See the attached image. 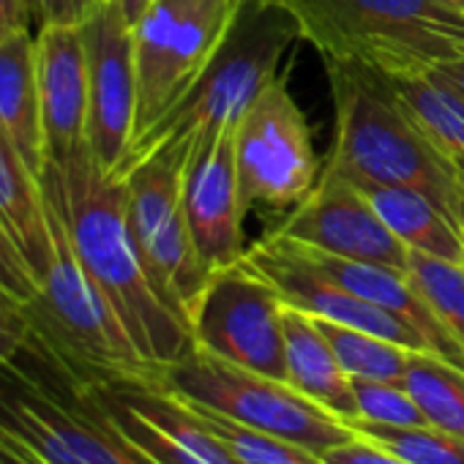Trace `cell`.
Segmentation results:
<instances>
[{"instance_id":"cell-1","label":"cell","mask_w":464,"mask_h":464,"mask_svg":"<svg viewBox=\"0 0 464 464\" xmlns=\"http://www.w3.org/2000/svg\"><path fill=\"white\" fill-rule=\"evenodd\" d=\"M42 186L85 274L153 377L191 355L197 350L191 325L161 295L134 241L123 178L104 172L85 145L66 161H47Z\"/></svg>"},{"instance_id":"cell-2","label":"cell","mask_w":464,"mask_h":464,"mask_svg":"<svg viewBox=\"0 0 464 464\" xmlns=\"http://www.w3.org/2000/svg\"><path fill=\"white\" fill-rule=\"evenodd\" d=\"M325 69L336 110V140L325 169L353 183L423 191L453 218L464 197L453 159L404 107L385 74L339 61H325Z\"/></svg>"},{"instance_id":"cell-3","label":"cell","mask_w":464,"mask_h":464,"mask_svg":"<svg viewBox=\"0 0 464 464\" xmlns=\"http://www.w3.org/2000/svg\"><path fill=\"white\" fill-rule=\"evenodd\" d=\"M298 28L274 0H244L221 47L205 66L194 88L156 126L140 134L126 156L121 178L137 161L161 153L186 164L197 140L236 126L260 91L282 74V61L293 50Z\"/></svg>"},{"instance_id":"cell-4","label":"cell","mask_w":464,"mask_h":464,"mask_svg":"<svg viewBox=\"0 0 464 464\" xmlns=\"http://www.w3.org/2000/svg\"><path fill=\"white\" fill-rule=\"evenodd\" d=\"M323 61L401 77L464 55V12L437 0H274Z\"/></svg>"},{"instance_id":"cell-5","label":"cell","mask_w":464,"mask_h":464,"mask_svg":"<svg viewBox=\"0 0 464 464\" xmlns=\"http://www.w3.org/2000/svg\"><path fill=\"white\" fill-rule=\"evenodd\" d=\"M50 210L55 246L39 279V295L28 304L34 342L77 385L153 380V369L85 274L53 205Z\"/></svg>"},{"instance_id":"cell-6","label":"cell","mask_w":464,"mask_h":464,"mask_svg":"<svg viewBox=\"0 0 464 464\" xmlns=\"http://www.w3.org/2000/svg\"><path fill=\"white\" fill-rule=\"evenodd\" d=\"M0 420L50 464H156L115 426L96 391L66 377L36 342L0 366Z\"/></svg>"},{"instance_id":"cell-7","label":"cell","mask_w":464,"mask_h":464,"mask_svg":"<svg viewBox=\"0 0 464 464\" xmlns=\"http://www.w3.org/2000/svg\"><path fill=\"white\" fill-rule=\"evenodd\" d=\"M153 382L188 404H199L255 431L295 442L317 456L355 434L342 418L317 407L293 385L232 366L202 350L164 366L156 372Z\"/></svg>"},{"instance_id":"cell-8","label":"cell","mask_w":464,"mask_h":464,"mask_svg":"<svg viewBox=\"0 0 464 464\" xmlns=\"http://www.w3.org/2000/svg\"><path fill=\"white\" fill-rule=\"evenodd\" d=\"M241 4L244 0H150L134 25V140L194 88L238 17Z\"/></svg>"},{"instance_id":"cell-9","label":"cell","mask_w":464,"mask_h":464,"mask_svg":"<svg viewBox=\"0 0 464 464\" xmlns=\"http://www.w3.org/2000/svg\"><path fill=\"white\" fill-rule=\"evenodd\" d=\"M236 169L244 208L290 213L320 183L312 126L276 74L236 123Z\"/></svg>"},{"instance_id":"cell-10","label":"cell","mask_w":464,"mask_h":464,"mask_svg":"<svg viewBox=\"0 0 464 464\" xmlns=\"http://www.w3.org/2000/svg\"><path fill=\"white\" fill-rule=\"evenodd\" d=\"M282 312L276 287L241 260L210 274L188 323L197 350L287 382Z\"/></svg>"},{"instance_id":"cell-11","label":"cell","mask_w":464,"mask_h":464,"mask_svg":"<svg viewBox=\"0 0 464 464\" xmlns=\"http://www.w3.org/2000/svg\"><path fill=\"white\" fill-rule=\"evenodd\" d=\"M183 164L178 159L153 153L123 172L129 224L140 255L169 306L186 317L210 279L180 202ZM191 325V323H188Z\"/></svg>"},{"instance_id":"cell-12","label":"cell","mask_w":464,"mask_h":464,"mask_svg":"<svg viewBox=\"0 0 464 464\" xmlns=\"http://www.w3.org/2000/svg\"><path fill=\"white\" fill-rule=\"evenodd\" d=\"M80 31L88 55V150L121 178L137 126L134 25L115 0H104Z\"/></svg>"},{"instance_id":"cell-13","label":"cell","mask_w":464,"mask_h":464,"mask_svg":"<svg viewBox=\"0 0 464 464\" xmlns=\"http://www.w3.org/2000/svg\"><path fill=\"white\" fill-rule=\"evenodd\" d=\"M274 236L334 257L407 271L410 249L388 229L363 191L331 169H325L314 191L285 216Z\"/></svg>"},{"instance_id":"cell-14","label":"cell","mask_w":464,"mask_h":464,"mask_svg":"<svg viewBox=\"0 0 464 464\" xmlns=\"http://www.w3.org/2000/svg\"><path fill=\"white\" fill-rule=\"evenodd\" d=\"M180 202L205 268L221 271L244 260V199L236 169V126L197 140L180 175Z\"/></svg>"},{"instance_id":"cell-15","label":"cell","mask_w":464,"mask_h":464,"mask_svg":"<svg viewBox=\"0 0 464 464\" xmlns=\"http://www.w3.org/2000/svg\"><path fill=\"white\" fill-rule=\"evenodd\" d=\"M91 388L115 426L156 464H238L186 401L153 380Z\"/></svg>"},{"instance_id":"cell-16","label":"cell","mask_w":464,"mask_h":464,"mask_svg":"<svg viewBox=\"0 0 464 464\" xmlns=\"http://www.w3.org/2000/svg\"><path fill=\"white\" fill-rule=\"evenodd\" d=\"M244 263L252 271H257L266 282H271L287 306H293L309 317L347 325L355 331H366L380 339L396 342L407 350L429 353L426 339L412 325H407L404 320L388 314L385 309L353 295L350 290L339 287L336 282L325 279L320 271H314L309 263H304L285 238L274 236V232L246 249Z\"/></svg>"},{"instance_id":"cell-17","label":"cell","mask_w":464,"mask_h":464,"mask_svg":"<svg viewBox=\"0 0 464 464\" xmlns=\"http://www.w3.org/2000/svg\"><path fill=\"white\" fill-rule=\"evenodd\" d=\"M39 102L47 161H66L88 145V55L82 31L47 25L36 34Z\"/></svg>"},{"instance_id":"cell-18","label":"cell","mask_w":464,"mask_h":464,"mask_svg":"<svg viewBox=\"0 0 464 464\" xmlns=\"http://www.w3.org/2000/svg\"><path fill=\"white\" fill-rule=\"evenodd\" d=\"M287 244L293 246V252L304 263H309L325 279L336 282L339 287L350 290L353 295H358V298L385 309L388 314L404 320L407 325H412L426 339L429 353H434L437 358L464 369L461 344L450 336V331L442 325V320L434 314V309L418 293V287L412 285L407 271H396V268L374 266V263H361V260L334 257V255L317 252V249L295 244V241H287Z\"/></svg>"},{"instance_id":"cell-19","label":"cell","mask_w":464,"mask_h":464,"mask_svg":"<svg viewBox=\"0 0 464 464\" xmlns=\"http://www.w3.org/2000/svg\"><path fill=\"white\" fill-rule=\"evenodd\" d=\"M0 131L42 178L47 142L36 74V34L23 31L0 42Z\"/></svg>"},{"instance_id":"cell-20","label":"cell","mask_w":464,"mask_h":464,"mask_svg":"<svg viewBox=\"0 0 464 464\" xmlns=\"http://www.w3.org/2000/svg\"><path fill=\"white\" fill-rule=\"evenodd\" d=\"M282 331H285L287 385H293L298 393L312 399L317 407L334 412L336 418L353 420L358 415L353 380L342 369L336 353L331 350L328 339L317 328L314 317L285 304Z\"/></svg>"},{"instance_id":"cell-21","label":"cell","mask_w":464,"mask_h":464,"mask_svg":"<svg viewBox=\"0 0 464 464\" xmlns=\"http://www.w3.org/2000/svg\"><path fill=\"white\" fill-rule=\"evenodd\" d=\"M0 224L42 279L55 246L53 210L42 178L25 164L4 131H0Z\"/></svg>"},{"instance_id":"cell-22","label":"cell","mask_w":464,"mask_h":464,"mask_svg":"<svg viewBox=\"0 0 464 464\" xmlns=\"http://www.w3.org/2000/svg\"><path fill=\"white\" fill-rule=\"evenodd\" d=\"M393 236L412 252L464 263V244L459 227L431 197L407 186L385 183H355Z\"/></svg>"},{"instance_id":"cell-23","label":"cell","mask_w":464,"mask_h":464,"mask_svg":"<svg viewBox=\"0 0 464 464\" xmlns=\"http://www.w3.org/2000/svg\"><path fill=\"white\" fill-rule=\"evenodd\" d=\"M404 388L420 407L429 426L464 437V369L434 353H410Z\"/></svg>"},{"instance_id":"cell-24","label":"cell","mask_w":464,"mask_h":464,"mask_svg":"<svg viewBox=\"0 0 464 464\" xmlns=\"http://www.w3.org/2000/svg\"><path fill=\"white\" fill-rule=\"evenodd\" d=\"M385 80L450 159L464 156V102L450 88H445L429 72L401 77L385 74Z\"/></svg>"},{"instance_id":"cell-25","label":"cell","mask_w":464,"mask_h":464,"mask_svg":"<svg viewBox=\"0 0 464 464\" xmlns=\"http://www.w3.org/2000/svg\"><path fill=\"white\" fill-rule=\"evenodd\" d=\"M317 328L328 339L331 350L336 353L342 369L350 380H377V382H404V372L410 363L407 347L380 339L366 331H355L347 325H336L328 320H317Z\"/></svg>"},{"instance_id":"cell-26","label":"cell","mask_w":464,"mask_h":464,"mask_svg":"<svg viewBox=\"0 0 464 464\" xmlns=\"http://www.w3.org/2000/svg\"><path fill=\"white\" fill-rule=\"evenodd\" d=\"M407 276L464 350V263H450L410 249Z\"/></svg>"},{"instance_id":"cell-27","label":"cell","mask_w":464,"mask_h":464,"mask_svg":"<svg viewBox=\"0 0 464 464\" xmlns=\"http://www.w3.org/2000/svg\"><path fill=\"white\" fill-rule=\"evenodd\" d=\"M188 407L227 445V450L236 456L238 464H325L317 453H312V450H306V448H301L295 442L255 431L249 426H241L236 420L218 415V412H210V410H205L199 404H188Z\"/></svg>"},{"instance_id":"cell-28","label":"cell","mask_w":464,"mask_h":464,"mask_svg":"<svg viewBox=\"0 0 464 464\" xmlns=\"http://www.w3.org/2000/svg\"><path fill=\"white\" fill-rule=\"evenodd\" d=\"M355 434L374 440L410 464H464V437L448 434L434 426H377L363 420H344Z\"/></svg>"},{"instance_id":"cell-29","label":"cell","mask_w":464,"mask_h":464,"mask_svg":"<svg viewBox=\"0 0 464 464\" xmlns=\"http://www.w3.org/2000/svg\"><path fill=\"white\" fill-rule=\"evenodd\" d=\"M355 393V420L377 426H429L420 407L404 388V382H377V380H353Z\"/></svg>"},{"instance_id":"cell-30","label":"cell","mask_w":464,"mask_h":464,"mask_svg":"<svg viewBox=\"0 0 464 464\" xmlns=\"http://www.w3.org/2000/svg\"><path fill=\"white\" fill-rule=\"evenodd\" d=\"M34 344L28 306L0 285V366L17 361Z\"/></svg>"},{"instance_id":"cell-31","label":"cell","mask_w":464,"mask_h":464,"mask_svg":"<svg viewBox=\"0 0 464 464\" xmlns=\"http://www.w3.org/2000/svg\"><path fill=\"white\" fill-rule=\"evenodd\" d=\"M0 285L12 295H17L25 306L39 295V276L23 257L4 224H0Z\"/></svg>"},{"instance_id":"cell-32","label":"cell","mask_w":464,"mask_h":464,"mask_svg":"<svg viewBox=\"0 0 464 464\" xmlns=\"http://www.w3.org/2000/svg\"><path fill=\"white\" fill-rule=\"evenodd\" d=\"M104 0H34L36 34L47 25H72L80 28Z\"/></svg>"},{"instance_id":"cell-33","label":"cell","mask_w":464,"mask_h":464,"mask_svg":"<svg viewBox=\"0 0 464 464\" xmlns=\"http://www.w3.org/2000/svg\"><path fill=\"white\" fill-rule=\"evenodd\" d=\"M320 459L325 464H410L401 456H396L393 450H388L385 445L366 440L361 434H353L347 442L325 450Z\"/></svg>"},{"instance_id":"cell-34","label":"cell","mask_w":464,"mask_h":464,"mask_svg":"<svg viewBox=\"0 0 464 464\" xmlns=\"http://www.w3.org/2000/svg\"><path fill=\"white\" fill-rule=\"evenodd\" d=\"M0 464H50V461L0 420Z\"/></svg>"},{"instance_id":"cell-35","label":"cell","mask_w":464,"mask_h":464,"mask_svg":"<svg viewBox=\"0 0 464 464\" xmlns=\"http://www.w3.org/2000/svg\"><path fill=\"white\" fill-rule=\"evenodd\" d=\"M23 31L36 34L34 12L28 6V0H0V42Z\"/></svg>"},{"instance_id":"cell-36","label":"cell","mask_w":464,"mask_h":464,"mask_svg":"<svg viewBox=\"0 0 464 464\" xmlns=\"http://www.w3.org/2000/svg\"><path fill=\"white\" fill-rule=\"evenodd\" d=\"M431 77H437L445 88H450L461 102H464V55L461 58H450L445 63H440L437 69L429 72Z\"/></svg>"},{"instance_id":"cell-37","label":"cell","mask_w":464,"mask_h":464,"mask_svg":"<svg viewBox=\"0 0 464 464\" xmlns=\"http://www.w3.org/2000/svg\"><path fill=\"white\" fill-rule=\"evenodd\" d=\"M115 4L121 6V12L126 14V20L131 25H137V20L145 14V9L150 6V0H115Z\"/></svg>"},{"instance_id":"cell-38","label":"cell","mask_w":464,"mask_h":464,"mask_svg":"<svg viewBox=\"0 0 464 464\" xmlns=\"http://www.w3.org/2000/svg\"><path fill=\"white\" fill-rule=\"evenodd\" d=\"M453 221H456V227H459V236H461V244H464V197H461L459 205H456Z\"/></svg>"},{"instance_id":"cell-39","label":"cell","mask_w":464,"mask_h":464,"mask_svg":"<svg viewBox=\"0 0 464 464\" xmlns=\"http://www.w3.org/2000/svg\"><path fill=\"white\" fill-rule=\"evenodd\" d=\"M453 167H456L459 183H461V188H464V156H453Z\"/></svg>"},{"instance_id":"cell-40","label":"cell","mask_w":464,"mask_h":464,"mask_svg":"<svg viewBox=\"0 0 464 464\" xmlns=\"http://www.w3.org/2000/svg\"><path fill=\"white\" fill-rule=\"evenodd\" d=\"M437 4H445V6H450V9L464 12V0H437Z\"/></svg>"},{"instance_id":"cell-41","label":"cell","mask_w":464,"mask_h":464,"mask_svg":"<svg viewBox=\"0 0 464 464\" xmlns=\"http://www.w3.org/2000/svg\"><path fill=\"white\" fill-rule=\"evenodd\" d=\"M28 6H31V12H34V0H28ZM36 25V23H34Z\"/></svg>"}]
</instances>
